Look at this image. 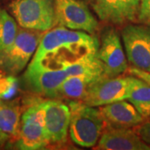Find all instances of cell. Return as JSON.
Returning a JSON list of instances; mask_svg holds the SVG:
<instances>
[{
    "instance_id": "1",
    "label": "cell",
    "mask_w": 150,
    "mask_h": 150,
    "mask_svg": "<svg viewBox=\"0 0 150 150\" xmlns=\"http://www.w3.org/2000/svg\"><path fill=\"white\" fill-rule=\"evenodd\" d=\"M98 47L99 40L94 34L59 26L43 35L28 66L63 69L80 59L96 55Z\"/></svg>"
},
{
    "instance_id": "2",
    "label": "cell",
    "mask_w": 150,
    "mask_h": 150,
    "mask_svg": "<svg viewBox=\"0 0 150 150\" xmlns=\"http://www.w3.org/2000/svg\"><path fill=\"white\" fill-rule=\"evenodd\" d=\"M69 107L71 139L81 147L90 148L95 146L106 127L99 108L97 109L76 100L70 101Z\"/></svg>"
},
{
    "instance_id": "3",
    "label": "cell",
    "mask_w": 150,
    "mask_h": 150,
    "mask_svg": "<svg viewBox=\"0 0 150 150\" xmlns=\"http://www.w3.org/2000/svg\"><path fill=\"white\" fill-rule=\"evenodd\" d=\"M42 37L40 31L18 29L13 43L0 53V69L13 76L21 73L37 50Z\"/></svg>"
},
{
    "instance_id": "4",
    "label": "cell",
    "mask_w": 150,
    "mask_h": 150,
    "mask_svg": "<svg viewBox=\"0 0 150 150\" xmlns=\"http://www.w3.org/2000/svg\"><path fill=\"white\" fill-rule=\"evenodd\" d=\"M9 8L23 28L45 32L55 26L54 0H13Z\"/></svg>"
},
{
    "instance_id": "5",
    "label": "cell",
    "mask_w": 150,
    "mask_h": 150,
    "mask_svg": "<svg viewBox=\"0 0 150 150\" xmlns=\"http://www.w3.org/2000/svg\"><path fill=\"white\" fill-rule=\"evenodd\" d=\"M55 25L95 34L98 22L80 0H54Z\"/></svg>"
},
{
    "instance_id": "6",
    "label": "cell",
    "mask_w": 150,
    "mask_h": 150,
    "mask_svg": "<svg viewBox=\"0 0 150 150\" xmlns=\"http://www.w3.org/2000/svg\"><path fill=\"white\" fill-rule=\"evenodd\" d=\"M50 144L40 103L28 108L23 114L15 147L18 149H43Z\"/></svg>"
},
{
    "instance_id": "7",
    "label": "cell",
    "mask_w": 150,
    "mask_h": 150,
    "mask_svg": "<svg viewBox=\"0 0 150 150\" xmlns=\"http://www.w3.org/2000/svg\"><path fill=\"white\" fill-rule=\"evenodd\" d=\"M128 61L133 67L150 73V27L129 23L122 32Z\"/></svg>"
},
{
    "instance_id": "8",
    "label": "cell",
    "mask_w": 150,
    "mask_h": 150,
    "mask_svg": "<svg viewBox=\"0 0 150 150\" xmlns=\"http://www.w3.org/2000/svg\"><path fill=\"white\" fill-rule=\"evenodd\" d=\"M129 84L130 76H103L90 85L83 103L92 107H101L120 100H128Z\"/></svg>"
},
{
    "instance_id": "9",
    "label": "cell",
    "mask_w": 150,
    "mask_h": 150,
    "mask_svg": "<svg viewBox=\"0 0 150 150\" xmlns=\"http://www.w3.org/2000/svg\"><path fill=\"white\" fill-rule=\"evenodd\" d=\"M97 56L102 63L104 77H117L129 69L119 34L114 28H108L103 32Z\"/></svg>"
},
{
    "instance_id": "10",
    "label": "cell",
    "mask_w": 150,
    "mask_h": 150,
    "mask_svg": "<svg viewBox=\"0 0 150 150\" xmlns=\"http://www.w3.org/2000/svg\"><path fill=\"white\" fill-rule=\"evenodd\" d=\"M93 9L100 20L121 26L138 21L140 0H93Z\"/></svg>"
},
{
    "instance_id": "11",
    "label": "cell",
    "mask_w": 150,
    "mask_h": 150,
    "mask_svg": "<svg viewBox=\"0 0 150 150\" xmlns=\"http://www.w3.org/2000/svg\"><path fill=\"white\" fill-rule=\"evenodd\" d=\"M43 120L50 144H64L68 136L70 123V109L59 100L40 102Z\"/></svg>"
},
{
    "instance_id": "12",
    "label": "cell",
    "mask_w": 150,
    "mask_h": 150,
    "mask_svg": "<svg viewBox=\"0 0 150 150\" xmlns=\"http://www.w3.org/2000/svg\"><path fill=\"white\" fill-rule=\"evenodd\" d=\"M64 69L28 66L23 79L31 91L48 98H57L62 83L67 79Z\"/></svg>"
},
{
    "instance_id": "13",
    "label": "cell",
    "mask_w": 150,
    "mask_h": 150,
    "mask_svg": "<svg viewBox=\"0 0 150 150\" xmlns=\"http://www.w3.org/2000/svg\"><path fill=\"white\" fill-rule=\"evenodd\" d=\"M97 149L102 150H150V146L140 139L135 129L114 128L106 125L98 139Z\"/></svg>"
},
{
    "instance_id": "14",
    "label": "cell",
    "mask_w": 150,
    "mask_h": 150,
    "mask_svg": "<svg viewBox=\"0 0 150 150\" xmlns=\"http://www.w3.org/2000/svg\"><path fill=\"white\" fill-rule=\"evenodd\" d=\"M106 125L114 128H134L144 123V118L130 102L120 100L99 108Z\"/></svg>"
},
{
    "instance_id": "15",
    "label": "cell",
    "mask_w": 150,
    "mask_h": 150,
    "mask_svg": "<svg viewBox=\"0 0 150 150\" xmlns=\"http://www.w3.org/2000/svg\"><path fill=\"white\" fill-rule=\"evenodd\" d=\"M21 108L18 101L0 99V131L8 139H17L21 122Z\"/></svg>"
},
{
    "instance_id": "16",
    "label": "cell",
    "mask_w": 150,
    "mask_h": 150,
    "mask_svg": "<svg viewBox=\"0 0 150 150\" xmlns=\"http://www.w3.org/2000/svg\"><path fill=\"white\" fill-rule=\"evenodd\" d=\"M98 79L83 75L68 77L59 87L57 98L83 102L90 85Z\"/></svg>"
},
{
    "instance_id": "17",
    "label": "cell",
    "mask_w": 150,
    "mask_h": 150,
    "mask_svg": "<svg viewBox=\"0 0 150 150\" xmlns=\"http://www.w3.org/2000/svg\"><path fill=\"white\" fill-rule=\"evenodd\" d=\"M129 102L144 118L150 117V85L136 76H130Z\"/></svg>"
},
{
    "instance_id": "18",
    "label": "cell",
    "mask_w": 150,
    "mask_h": 150,
    "mask_svg": "<svg viewBox=\"0 0 150 150\" xmlns=\"http://www.w3.org/2000/svg\"><path fill=\"white\" fill-rule=\"evenodd\" d=\"M63 69L64 70L67 77L83 75L98 79L103 76V67L97 54L80 59L66 66Z\"/></svg>"
},
{
    "instance_id": "19",
    "label": "cell",
    "mask_w": 150,
    "mask_h": 150,
    "mask_svg": "<svg viewBox=\"0 0 150 150\" xmlns=\"http://www.w3.org/2000/svg\"><path fill=\"white\" fill-rule=\"evenodd\" d=\"M18 28L13 18L4 9L0 8V53L13 43Z\"/></svg>"
},
{
    "instance_id": "20",
    "label": "cell",
    "mask_w": 150,
    "mask_h": 150,
    "mask_svg": "<svg viewBox=\"0 0 150 150\" xmlns=\"http://www.w3.org/2000/svg\"><path fill=\"white\" fill-rule=\"evenodd\" d=\"M17 90L18 81L13 75L0 78V99H10L16 94Z\"/></svg>"
},
{
    "instance_id": "21",
    "label": "cell",
    "mask_w": 150,
    "mask_h": 150,
    "mask_svg": "<svg viewBox=\"0 0 150 150\" xmlns=\"http://www.w3.org/2000/svg\"><path fill=\"white\" fill-rule=\"evenodd\" d=\"M138 21L150 27V0H140Z\"/></svg>"
},
{
    "instance_id": "22",
    "label": "cell",
    "mask_w": 150,
    "mask_h": 150,
    "mask_svg": "<svg viewBox=\"0 0 150 150\" xmlns=\"http://www.w3.org/2000/svg\"><path fill=\"white\" fill-rule=\"evenodd\" d=\"M136 133L140 137V139L145 144L150 146V122L142 123L139 125L134 127Z\"/></svg>"
},
{
    "instance_id": "23",
    "label": "cell",
    "mask_w": 150,
    "mask_h": 150,
    "mask_svg": "<svg viewBox=\"0 0 150 150\" xmlns=\"http://www.w3.org/2000/svg\"><path fill=\"white\" fill-rule=\"evenodd\" d=\"M129 72V74L131 75L136 76L138 78H140L141 79L144 80L146 83H148L150 85V73L149 72H146L144 70L134 68V67H130L127 70Z\"/></svg>"
},
{
    "instance_id": "24",
    "label": "cell",
    "mask_w": 150,
    "mask_h": 150,
    "mask_svg": "<svg viewBox=\"0 0 150 150\" xmlns=\"http://www.w3.org/2000/svg\"><path fill=\"white\" fill-rule=\"evenodd\" d=\"M7 139H8V136H6L5 134H3V133L0 131V144H2L3 143H4Z\"/></svg>"
},
{
    "instance_id": "25",
    "label": "cell",
    "mask_w": 150,
    "mask_h": 150,
    "mask_svg": "<svg viewBox=\"0 0 150 150\" xmlns=\"http://www.w3.org/2000/svg\"><path fill=\"white\" fill-rule=\"evenodd\" d=\"M87 1H93V0H87Z\"/></svg>"
},
{
    "instance_id": "26",
    "label": "cell",
    "mask_w": 150,
    "mask_h": 150,
    "mask_svg": "<svg viewBox=\"0 0 150 150\" xmlns=\"http://www.w3.org/2000/svg\"><path fill=\"white\" fill-rule=\"evenodd\" d=\"M149 118H150V117H149Z\"/></svg>"
}]
</instances>
